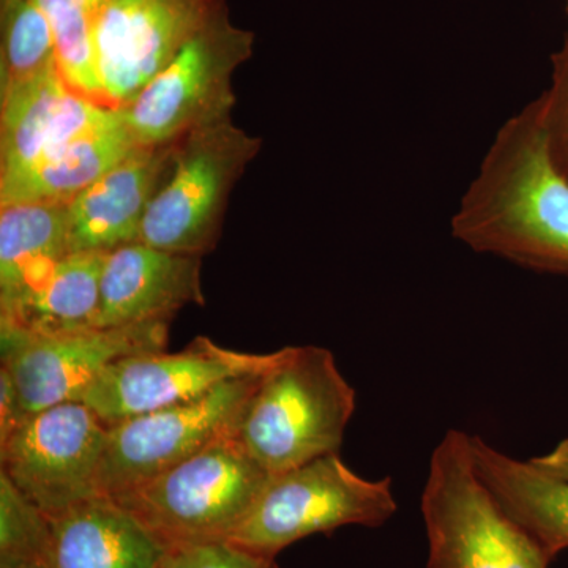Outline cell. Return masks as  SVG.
I'll return each instance as SVG.
<instances>
[{
    "label": "cell",
    "mask_w": 568,
    "mask_h": 568,
    "mask_svg": "<svg viewBox=\"0 0 568 568\" xmlns=\"http://www.w3.org/2000/svg\"><path fill=\"white\" fill-rule=\"evenodd\" d=\"M530 463L549 476L568 481V439L560 440L558 446L548 454L530 458Z\"/></svg>",
    "instance_id": "cell-27"
},
{
    "label": "cell",
    "mask_w": 568,
    "mask_h": 568,
    "mask_svg": "<svg viewBox=\"0 0 568 568\" xmlns=\"http://www.w3.org/2000/svg\"><path fill=\"white\" fill-rule=\"evenodd\" d=\"M0 320L43 290L69 256V204L0 205Z\"/></svg>",
    "instance_id": "cell-17"
},
{
    "label": "cell",
    "mask_w": 568,
    "mask_h": 568,
    "mask_svg": "<svg viewBox=\"0 0 568 568\" xmlns=\"http://www.w3.org/2000/svg\"><path fill=\"white\" fill-rule=\"evenodd\" d=\"M50 24L59 69L74 92L111 108L97 70L95 28L104 0H32ZM114 110V108H112Z\"/></svg>",
    "instance_id": "cell-21"
},
{
    "label": "cell",
    "mask_w": 568,
    "mask_h": 568,
    "mask_svg": "<svg viewBox=\"0 0 568 568\" xmlns=\"http://www.w3.org/2000/svg\"><path fill=\"white\" fill-rule=\"evenodd\" d=\"M253 44V32L233 24L226 0H219L204 28L119 108L136 145L173 144L230 119L234 73L252 58Z\"/></svg>",
    "instance_id": "cell-5"
},
{
    "label": "cell",
    "mask_w": 568,
    "mask_h": 568,
    "mask_svg": "<svg viewBox=\"0 0 568 568\" xmlns=\"http://www.w3.org/2000/svg\"><path fill=\"white\" fill-rule=\"evenodd\" d=\"M261 144L231 118L182 138L173 170L145 212L140 242L189 256L212 252L230 194Z\"/></svg>",
    "instance_id": "cell-7"
},
{
    "label": "cell",
    "mask_w": 568,
    "mask_h": 568,
    "mask_svg": "<svg viewBox=\"0 0 568 568\" xmlns=\"http://www.w3.org/2000/svg\"><path fill=\"white\" fill-rule=\"evenodd\" d=\"M354 410L355 390L331 351L283 347L276 364L261 376L237 436L271 476H278L338 454Z\"/></svg>",
    "instance_id": "cell-2"
},
{
    "label": "cell",
    "mask_w": 568,
    "mask_h": 568,
    "mask_svg": "<svg viewBox=\"0 0 568 568\" xmlns=\"http://www.w3.org/2000/svg\"><path fill=\"white\" fill-rule=\"evenodd\" d=\"M171 321L41 335L0 327L2 368L28 413L81 402L104 369L130 355L162 353Z\"/></svg>",
    "instance_id": "cell-10"
},
{
    "label": "cell",
    "mask_w": 568,
    "mask_h": 568,
    "mask_svg": "<svg viewBox=\"0 0 568 568\" xmlns=\"http://www.w3.org/2000/svg\"><path fill=\"white\" fill-rule=\"evenodd\" d=\"M178 142L136 145L70 201L71 253H111L140 242L145 212L173 170Z\"/></svg>",
    "instance_id": "cell-14"
},
{
    "label": "cell",
    "mask_w": 568,
    "mask_h": 568,
    "mask_svg": "<svg viewBox=\"0 0 568 568\" xmlns=\"http://www.w3.org/2000/svg\"><path fill=\"white\" fill-rule=\"evenodd\" d=\"M204 305L201 257L134 242L108 253L99 327L171 321L183 306Z\"/></svg>",
    "instance_id": "cell-15"
},
{
    "label": "cell",
    "mask_w": 568,
    "mask_h": 568,
    "mask_svg": "<svg viewBox=\"0 0 568 568\" xmlns=\"http://www.w3.org/2000/svg\"><path fill=\"white\" fill-rule=\"evenodd\" d=\"M0 104V178L48 159L115 111L74 92L58 61L2 92Z\"/></svg>",
    "instance_id": "cell-13"
},
{
    "label": "cell",
    "mask_w": 568,
    "mask_h": 568,
    "mask_svg": "<svg viewBox=\"0 0 568 568\" xmlns=\"http://www.w3.org/2000/svg\"><path fill=\"white\" fill-rule=\"evenodd\" d=\"M164 568H280L275 558L257 555L227 540L170 549Z\"/></svg>",
    "instance_id": "cell-24"
},
{
    "label": "cell",
    "mask_w": 568,
    "mask_h": 568,
    "mask_svg": "<svg viewBox=\"0 0 568 568\" xmlns=\"http://www.w3.org/2000/svg\"><path fill=\"white\" fill-rule=\"evenodd\" d=\"M219 0H104L97 70L108 104L125 106L204 28Z\"/></svg>",
    "instance_id": "cell-12"
},
{
    "label": "cell",
    "mask_w": 568,
    "mask_h": 568,
    "mask_svg": "<svg viewBox=\"0 0 568 568\" xmlns=\"http://www.w3.org/2000/svg\"><path fill=\"white\" fill-rule=\"evenodd\" d=\"M108 425L81 402L32 413L0 440V473L47 517L100 496Z\"/></svg>",
    "instance_id": "cell-9"
},
{
    "label": "cell",
    "mask_w": 568,
    "mask_h": 568,
    "mask_svg": "<svg viewBox=\"0 0 568 568\" xmlns=\"http://www.w3.org/2000/svg\"><path fill=\"white\" fill-rule=\"evenodd\" d=\"M106 256L108 253L77 252L63 257L43 290L13 316L0 320V327L41 335L99 327Z\"/></svg>",
    "instance_id": "cell-20"
},
{
    "label": "cell",
    "mask_w": 568,
    "mask_h": 568,
    "mask_svg": "<svg viewBox=\"0 0 568 568\" xmlns=\"http://www.w3.org/2000/svg\"><path fill=\"white\" fill-rule=\"evenodd\" d=\"M264 375V373H263ZM227 381L182 405L108 426L100 496L119 499L239 429L261 376Z\"/></svg>",
    "instance_id": "cell-8"
},
{
    "label": "cell",
    "mask_w": 568,
    "mask_h": 568,
    "mask_svg": "<svg viewBox=\"0 0 568 568\" xmlns=\"http://www.w3.org/2000/svg\"><path fill=\"white\" fill-rule=\"evenodd\" d=\"M271 354L239 353L196 336L181 353L130 355L108 366L93 381L81 403L108 426L182 405L207 395L227 381L263 375L280 358Z\"/></svg>",
    "instance_id": "cell-11"
},
{
    "label": "cell",
    "mask_w": 568,
    "mask_h": 568,
    "mask_svg": "<svg viewBox=\"0 0 568 568\" xmlns=\"http://www.w3.org/2000/svg\"><path fill=\"white\" fill-rule=\"evenodd\" d=\"M474 465L497 503L552 559L568 549V481L470 436Z\"/></svg>",
    "instance_id": "cell-19"
},
{
    "label": "cell",
    "mask_w": 568,
    "mask_h": 568,
    "mask_svg": "<svg viewBox=\"0 0 568 568\" xmlns=\"http://www.w3.org/2000/svg\"><path fill=\"white\" fill-rule=\"evenodd\" d=\"M271 478L235 432L115 503L168 549L189 547L233 536Z\"/></svg>",
    "instance_id": "cell-4"
},
{
    "label": "cell",
    "mask_w": 568,
    "mask_h": 568,
    "mask_svg": "<svg viewBox=\"0 0 568 568\" xmlns=\"http://www.w3.org/2000/svg\"><path fill=\"white\" fill-rule=\"evenodd\" d=\"M50 540L47 515L0 473V562L47 568Z\"/></svg>",
    "instance_id": "cell-23"
},
{
    "label": "cell",
    "mask_w": 568,
    "mask_h": 568,
    "mask_svg": "<svg viewBox=\"0 0 568 568\" xmlns=\"http://www.w3.org/2000/svg\"><path fill=\"white\" fill-rule=\"evenodd\" d=\"M0 92L58 61L47 18L32 0H0Z\"/></svg>",
    "instance_id": "cell-22"
},
{
    "label": "cell",
    "mask_w": 568,
    "mask_h": 568,
    "mask_svg": "<svg viewBox=\"0 0 568 568\" xmlns=\"http://www.w3.org/2000/svg\"><path fill=\"white\" fill-rule=\"evenodd\" d=\"M398 510L390 478L368 480L338 454L272 476L245 521L227 538L275 558L284 548L343 526L379 528Z\"/></svg>",
    "instance_id": "cell-6"
},
{
    "label": "cell",
    "mask_w": 568,
    "mask_h": 568,
    "mask_svg": "<svg viewBox=\"0 0 568 568\" xmlns=\"http://www.w3.org/2000/svg\"><path fill=\"white\" fill-rule=\"evenodd\" d=\"M452 226L476 252L568 276V178L552 156L541 99L497 134Z\"/></svg>",
    "instance_id": "cell-1"
},
{
    "label": "cell",
    "mask_w": 568,
    "mask_h": 568,
    "mask_svg": "<svg viewBox=\"0 0 568 568\" xmlns=\"http://www.w3.org/2000/svg\"><path fill=\"white\" fill-rule=\"evenodd\" d=\"M29 416L31 413L22 405L9 373L0 368V440L7 439Z\"/></svg>",
    "instance_id": "cell-26"
},
{
    "label": "cell",
    "mask_w": 568,
    "mask_h": 568,
    "mask_svg": "<svg viewBox=\"0 0 568 568\" xmlns=\"http://www.w3.org/2000/svg\"><path fill=\"white\" fill-rule=\"evenodd\" d=\"M470 436L448 429L429 459L422 493L426 568H548L552 558L547 549L478 476Z\"/></svg>",
    "instance_id": "cell-3"
},
{
    "label": "cell",
    "mask_w": 568,
    "mask_h": 568,
    "mask_svg": "<svg viewBox=\"0 0 568 568\" xmlns=\"http://www.w3.org/2000/svg\"><path fill=\"white\" fill-rule=\"evenodd\" d=\"M47 518V568L166 567V545L110 497H91Z\"/></svg>",
    "instance_id": "cell-16"
},
{
    "label": "cell",
    "mask_w": 568,
    "mask_h": 568,
    "mask_svg": "<svg viewBox=\"0 0 568 568\" xmlns=\"http://www.w3.org/2000/svg\"><path fill=\"white\" fill-rule=\"evenodd\" d=\"M0 568H44V567L36 566V564L0 562Z\"/></svg>",
    "instance_id": "cell-28"
},
{
    "label": "cell",
    "mask_w": 568,
    "mask_h": 568,
    "mask_svg": "<svg viewBox=\"0 0 568 568\" xmlns=\"http://www.w3.org/2000/svg\"><path fill=\"white\" fill-rule=\"evenodd\" d=\"M552 84L541 97V102L547 114L552 156L568 178V40L552 59Z\"/></svg>",
    "instance_id": "cell-25"
},
{
    "label": "cell",
    "mask_w": 568,
    "mask_h": 568,
    "mask_svg": "<svg viewBox=\"0 0 568 568\" xmlns=\"http://www.w3.org/2000/svg\"><path fill=\"white\" fill-rule=\"evenodd\" d=\"M136 148L121 110L91 132L63 145L48 159L9 178H0V205L69 204Z\"/></svg>",
    "instance_id": "cell-18"
}]
</instances>
